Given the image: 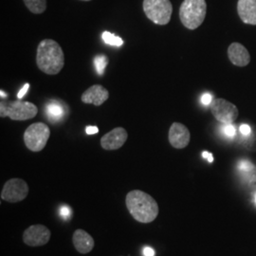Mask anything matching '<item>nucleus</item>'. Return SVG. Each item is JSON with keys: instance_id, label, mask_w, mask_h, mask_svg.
I'll return each mask as SVG.
<instances>
[{"instance_id": "23", "label": "nucleus", "mask_w": 256, "mask_h": 256, "mask_svg": "<svg viewBox=\"0 0 256 256\" xmlns=\"http://www.w3.org/2000/svg\"><path fill=\"white\" fill-rule=\"evenodd\" d=\"M212 102V96L210 93H205L203 94L202 97V104L204 106H210Z\"/></svg>"}, {"instance_id": "20", "label": "nucleus", "mask_w": 256, "mask_h": 256, "mask_svg": "<svg viewBox=\"0 0 256 256\" xmlns=\"http://www.w3.org/2000/svg\"><path fill=\"white\" fill-rule=\"evenodd\" d=\"M220 130H221V133L225 137L232 138L236 136V128L232 126V124H222V126L220 128Z\"/></svg>"}, {"instance_id": "24", "label": "nucleus", "mask_w": 256, "mask_h": 256, "mask_svg": "<svg viewBox=\"0 0 256 256\" xmlns=\"http://www.w3.org/2000/svg\"><path fill=\"white\" fill-rule=\"evenodd\" d=\"M239 132L243 135V136H248L252 132V129L250 128V126L248 124H241L239 126Z\"/></svg>"}, {"instance_id": "10", "label": "nucleus", "mask_w": 256, "mask_h": 256, "mask_svg": "<svg viewBox=\"0 0 256 256\" xmlns=\"http://www.w3.org/2000/svg\"><path fill=\"white\" fill-rule=\"evenodd\" d=\"M169 142L176 149H183L190 142L191 134L189 129L180 122H174L169 129Z\"/></svg>"}, {"instance_id": "21", "label": "nucleus", "mask_w": 256, "mask_h": 256, "mask_svg": "<svg viewBox=\"0 0 256 256\" xmlns=\"http://www.w3.org/2000/svg\"><path fill=\"white\" fill-rule=\"evenodd\" d=\"M59 214H60V216L63 220H68L72 216L74 212H72V208L70 206H68V205H61L59 207Z\"/></svg>"}, {"instance_id": "14", "label": "nucleus", "mask_w": 256, "mask_h": 256, "mask_svg": "<svg viewBox=\"0 0 256 256\" xmlns=\"http://www.w3.org/2000/svg\"><path fill=\"white\" fill-rule=\"evenodd\" d=\"M72 242L76 250L82 254L90 252L95 245L94 239L92 236L86 230L81 229L76 230L74 232Z\"/></svg>"}, {"instance_id": "2", "label": "nucleus", "mask_w": 256, "mask_h": 256, "mask_svg": "<svg viewBox=\"0 0 256 256\" xmlns=\"http://www.w3.org/2000/svg\"><path fill=\"white\" fill-rule=\"evenodd\" d=\"M36 64L48 75H56L64 68V55L61 46L52 39H45L37 46Z\"/></svg>"}, {"instance_id": "17", "label": "nucleus", "mask_w": 256, "mask_h": 256, "mask_svg": "<svg viewBox=\"0 0 256 256\" xmlns=\"http://www.w3.org/2000/svg\"><path fill=\"white\" fill-rule=\"evenodd\" d=\"M26 7L32 14H43L46 9V0H23Z\"/></svg>"}, {"instance_id": "28", "label": "nucleus", "mask_w": 256, "mask_h": 256, "mask_svg": "<svg viewBox=\"0 0 256 256\" xmlns=\"http://www.w3.org/2000/svg\"><path fill=\"white\" fill-rule=\"evenodd\" d=\"M202 156H203L204 158H206L210 164H212V162H214V156H212V154L210 153V152H207V151L202 152Z\"/></svg>"}, {"instance_id": "19", "label": "nucleus", "mask_w": 256, "mask_h": 256, "mask_svg": "<svg viewBox=\"0 0 256 256\" xmlns=\"http://www.w3.org/2000/svg\"><path fill=\"white\" fill-rule=\"evenodd\" d=\"M108 64V59L106 55L101 54L97 55L94 58V64H95V68L97 70V72L99 75H102L104 72V68Z\"/></svg>"}, {"instance_id": "30", "label": "nucleus", "mask_w": 256, "mask_h": 256, "mask_svg": "<svg viewBox=\"0 0 256 256\" xmlns=\"http://www.w3.org/2000/svg\"><path fill=\"white\" fill-rule=\"evenodd\" d=\"M82 1H90V0H82Z\"/></svg>"}, {"instance_id": "22", "label": "nucleus", "mask_w": 256, "mask_h": 256, "mask_svg": "<svg viewBox=\"0 0 256 256\" xmlns=\"http://www.w3.org/2000/svg\"><path fill=\"white\" fill-rule=\"evenodd\" d=\"M252 168H254V166L248 162H241L239 164V169L243 172H250Z\"/></svg>"}, {"instance_id": "13", "label": "nucleus", "mask_w": 256, "mask_h": 256, "mask_svg": "<svg viewBox=\"0 0 256 256\" xmlns=\"http://www.w3.org/2000/svg\"><path fill=\"white\" fill-rule=\"evenodd\" d=\"M230 61L236 66H246L250 62V55L247 48L240 43H232L228 48Z\"/></svg>"}, {"instance_id": "11", "label": "nucleus", "mask_w": 256, "mask_h": 256, "mask_svg": "<svg viewBox=\"0 0 256 256\" xmlns=\"http://www.w3.org/2000/svg\"><path fill=\"white\" fill-rule=\"evenodd\" d=\"M128 131L122 128H114L101 138V146L104 150H118L128 140Z\"/></svg>"}, {"instance_id": "9", "label": "nucleus", "mask_w": 256, "mask_h": 256, "mask_svg": "<svg viewBox=\"0 0 256 256\" xmlns=\"http://www.w3.org/2000/svg\"><path fill=\"white\" fill-rule=\"evenodd\" d=\"M50 230L46 226L36 224L32 225L23 234L24 243L30 247L44 246L50 239Z\"/></svg>"}, {"instance_id": "29", "label": "nucleus", "mask_w": 256, "mask_h": 256, "mask_svg": "<svg viewBox=\"0 0 256 256\" xmlns=\"http://www.w3.org/2000/svg\"><path fill=\"white\" fill-rule=\"evenodd\" d=\"M254 202H256V194H254Z\"/></svg>"}, {"instance_id": "4", "label": "nucleus", "mask_w": 256, "mask_h": 256, "mask_svg": "<svg viewBox=\"0 0 256 256\" xmlns=\"http://www.w3.org/2000/svg\"><path fill=\"white\" fill-rule=\"evenodd\" d=\"M38 113L36 106L30 102L12 101L0 102V117L14 120H27L34 118Z\"/></svg>"}, {"instance_id": "15", "label": "nucleus", "mask_w": 256, "mask_h": 256, "mask_svg": "<svg viewBox=\"0 0 256 256\" xmlns=\"http://www.w3.org/2000/svg\"><path fill=\"white\" fill-rule=\"evenodd\" d=\"M238 12L245 24L256 26V0H238Z\"/></svg>"}, {"instance_id": "6", "label": "nucleus", "mask_w": 256, "mask_h": 256, "mask_svg": "<svg viewBox=\"0 0 256 256\" xmlns=\"http://www.w3.org/2000/svg\"><path fill=\"white\" fill-rule=\"evenodd\" d=\"M50 136V130L46 124L36 122L30 124L24 133V142L32 152L42 151Z\"/></svg>"}, {"instance_id": "27", "label": "nucleus", "mask_w": 256, "mask_h": 256, "mask_svg": "<svg viewBox=\"0 0 256 256\" xmlns=\"http://www.w3.org/2000/svg\"><path fill=\"white\" fill-rule=\"evenodd\" d=\"M86 132L88 135H93V134H98L99 129L96 126H88L86 128Z\"/></svg>"}, {"instance_id": "26", "label": "nucleus", "mask_w": 256, "mask_h": 256, "mask_svg": "<svg viewBox=\"0 0 256 256\" xmlns=\"http://www.w3.org/2000/svg\"><path fill=\"white\" fill-rule=\"evenodd\" d=\"M142 254H144V256H155L156 252L152 248L146 247L144 248Z\"/></svg>"}, {"instance_id": "7", "label": "nucleus", "mask_w": 256, "mask_h": 256, "mask_svg": "<svg viewBox=\"0 0 256 256\" xmlns=\"http://www.w3.org/2000/svg\"><path fill=\"white\" fill-rule=\"evenodd\" d=\"M210 110L214 117L221 124H232L238 119V108L225 99H214L210 104Z\"/></svg>"}, {"instance_id": "25", "label": "nucleus", "mask_w": 256, "mask_h": 256, "mask_svg": "<svg viewBox=\"0 0 256 256\" xmlns=\"http://www.w3.org/2000/svg\"><path fill=\"white\" fill-rule=\"evenodd\" d=\"M28 88H30V84H26L23 86V88L18 92V100L22 99V98L27 94L28 90Z\"/></svg>"}, {"instance_id": "16", "label": "nucleus", "mask_w": 256, "mask_h": 256, "mask_svg": "<svg viewBox=\"0 0 256 256\" xmlns=\"http://www.w3.org/2000/svg\"><path fill=\"white\" fill-rule=\"evenodd\" d=\"M45 111L48 120L52 122H56L63 119L66 114L64 106L56 101L48 102L46 104Z\"/></svg>"}, {"instance_id": "8", "label": "nucleus", "mask_w": 256, "mask_h": 256, "mask_svg": "<svg viewBox=\"0 0 256 256\" xmlns=\"http://www.w3.org/2000/svg\"><path fill=\"white\" fill-rule=\"evenodd\" d=\"M28 186L21 178H12L4 184L1 192V198L10 203L22 202L27 198Z\"/></svg>"}, {"instance_id": "1", "label": "nucleus", "mask_w": 256, "mask_h": 256, "mask_svg": "<svg viewBox=\"0 0 256 256\" xmlns=\"http://www.w3.org/2000/svg\"><path fill=\"white\" fill-rule=\"evenodd\" d=\"M126 204L132 218L140 223L153 222L158 216V205L147 192L133 190L128 192Z\"/></svg>"}, {"instance_id": "12", "label": "nucleus", "mask_w": 256, "mask_h": 256, "mask_svg": "<svg viewBox=\"0 0 256 256\" xmlns=\"http://www.w3.org/2000/svg\"><path fill=\"white\" fill-rule=\"evenodd\" d=\"M110 97V92L101 84H94L84 92L81 100L84 104H92L100 106Z\"/></svg>"}, {"instance_id": "5", "label": "nucleus", "mask_w": 256, "mask_h": 256, "mask_svg": "<svg viewBox=\"0 0 256 256\" xmlns=\"http://www.w3.org/2000/svg\"><path fill=\"white\" fill-rule=\"evenodd\" d=\"M144 12L156 25H166L170 22L173 6L170 0H144Z\"/></svg>"}, {"instance_id": "3", "label": "nucleus", "mask_w": 256, "mask_h": 256, "mask_svg": "<svg viewBox=\"0 0 256 256\" xmlns=\"http://www.w3.org/2000/svg\"><path fill=\"white\" fill-rule=\"evenodd\" d=\"M207 4L205 0H184L180 8V18L188 30L202 26L206 18Z\"/></svg>"}, {"instance_id": "18", "label": "nucleus", "mask_w": 256, "mask_h": 256, "mask_svg": "<svg viewBox=\"0 0 256 256\" xmlns=\"http://www.w3.org/2000/svg\"><path fill=\"white\" fill-rule=\"evenodd\" d=\"M102 40L111 46H120L124 44V41L120 37L117 36L110 32H102Z\"/></svg>"}]
</instances>
